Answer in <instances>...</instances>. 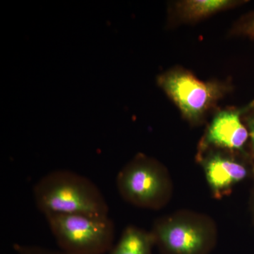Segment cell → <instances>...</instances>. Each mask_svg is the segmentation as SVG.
I'll list each match as a JSON object with an SVG mask.
<instances>
[{
	"instance_id": "3957f363",
	"label": "cell",
	"mask_w": 254,
	"mask_h": 254,
	"mask_svg": "<svg viewBox=\"0 0 254 254\" xmlns=\"http://www.w3.org/2000/svg\"><path fill=\"white\" fill-rule=\"evenodd\" d=\"M116 186L127 203L150 210L163 208L173 193V180L168 168L143 153L135 155L120 170Z\"/></svg>"
},
{
	"instance_id": "277c9868",
	"label": "cell",
	"mask_w": 254,
	"mask_h": 254,
	"mask_svg": "<svg viewBox=\"0 0 254 254\" xmlns=\"http://www.w3.org/2000/svg\"><path fill=\"white\" fill-rule=\"evenodd\" d=\"M157 82L184 119L193 126L203 123L208 113L232 89L227 82L201 81L181 67L161 73Z\"/></svg>"
},
{
	"instance_id": "7c38bea8",
	"label": "cell",
	"mask_w": 254,
	"mask_h": 254,
	"mask_svg": "<svg viewBox=\"0 0 254 254\" xmlns=\"http://www.w3.org/2000/svg\"><path fill=\"white\" fill-rule=\"evenodd\" d=\"M250 113L251 111L246 115L247 117L245 118V122L246 126L248 128L249 133H250L251 145H252V150L254 155V113L251 114Z\"/></svg>"
},
{
	"instance_id": "7a4b0ae2",
	"label": "cell",
	"mask_w": 254,
	"mask_h": 254,
	"mask_svg": "<svg viewBox=\"0 0 254 254\" xmlns=\"http://www.w3.org/2000/svg\"><path fill=\"white\" fill-rule=\"evenodd\" d=\"M150 232L161 254H210L218 238L211 217L190 210L160 217Z\"/></svg>"
},
{
	"instance_id": "30bf717a",
	"label": "cell",
	"mask_w": 254,
	"mask_h": 254,
	"mask_svg": "<svg viewBox=\"0 0 254 254\" xmlns=\"http://www.w3.org/2000/svg\"><path fill=\"white\" fill-rule=\"evenodd\" d=\"M232 33L254 40V12L241 18L232 28Z\"/></svg>"
},
{
	"instance_id": "4fadbf2b",
	"label": "cell",
	"mask_w": 254,
	"mask_h": 254,
	"mask_svg": "<svg viewBox=\"0 0 254 254\" xmlns=\"http://www.w3.org/2000/svg\"></svg>"
},
{
	"instance_id": "6da1fadb",
	"label": "cell",
	"mask_w": 254,
	"mask_h": 254,
	"mask_svg": "<svg viewBox=\"0 0 254 254\" xmlns=\"http://www.w3.org/2000/svg\"><path fill=\"white\" fill-rule=\"evenodd\" d=\"M37 208L48 214L108 218L109 206L89 179L68 170H55L42 177L33 188Z\"/></svg>"
},
{
	"instance_id": "ba28073f",
	"label": "cell",
	"mask_w": 254,
	"mask_h": 254,
	"mask_svg": "<svg viewBox=\"0 0 254 254\" xmlns=\"http://www.w3.org/2000/svg\"><path fill=\"white\" fill-rule=\"evenodd\" d=\"M245 2L235 0H184L174 4L171 15L177 23H195Z\"/></svg>"
},
{
	"instance_id": "9c48e42d",
	"label": "cell",
	"mask_w": 254,
	"mask_h": 254,
	"mask_svg": "<svg viewBox=\"0 0 254 254\" xmlns=\"http://www.w3.org/2000/svg\"><path fill=\"white\" fill-rule=\"evenodd\" d=\"M155 247L151 232L128 225L124 230L117 245L110 254H152Z\"/></svg>"
},
{
	"instance_id": "8992f818",
	"label": "cell",
	"mask_w": 254,
	"mask_h": 254,
	"mask_svg": "<svg viewBox=\"0 0 254 254\" xmlns=\"http://www.w3.org/2000/svg\"><path fill=\"white\" fill-rule=\"evenodd\" d=\"M254 108V102H252L243 108L217 112L207 127L199 150L216 148L235 153L243 151L250 139V133L242 118Z\"/></svg>"
},
{
	"instance_id": "8fae6325",
	"label": "cell",
	"mask_w": 254,
	"mask_h": 254,
	"mask_svg": "<svg viewBox=\"0 0 254 254\" xmlns=\"http://www.w3.org/2000/svg\"><path fill=\"white\" fill-rule=\"evenodd\" d=\"M14 249L18 254H68L64 252H57L36 246L22 245L18 244L14 245Z\"/></svg>"
},
{
	"instance_id": "52a82bcc",
	"label": "cell",
	"mask_w": 254,
	"mask_h": 254,
	"mask_svg": "<svg viewBox=\"0 0 254 254\" xmlns=\"http://www.w3.org/2000/svg\"><path fill=\"white\" fill-rule=\"evenodd\" d=\"M235 155V153L216 148L198 151V161L215 198H221L229 194L235 185L248 176L247 165Z\"/></svg>"
},
{
	"instance_id": "5b68a950",
	"label": "cell",
	"mask_w": 254,
	"mask_h": 254,
	"mask_svg": "<svg viewBox=\"0 0 254 254\" xmlns=\"http://www.w3.org/2000/svg\"><path fill=\"white\" fill-rule=\"evenodd\" d=\"M57 243L68 254H104L113 247L115 225L108 218L82 215H45Z\"/></svg>"
}]
</instances>
